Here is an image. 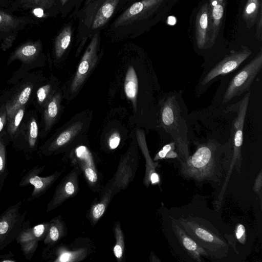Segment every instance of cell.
<instances>
[{
    "label": "cell",
    "instance_id": "1",
    "mask_svg": "<svg viewBox=\"0 0 262 262\" xmlns=\"http://www.w3.org/2000/svg\"><path fill=\"white\" fill-rule=\"evenodd\" d=\"M183 91L166 92L159 101L158 126L166 141L175 143L179 158L183 161L190 156L189 146L194 133Z\"/></svg>",
    "mask_w": 262,
    "mask_h": 262
},
{
    "label": "cell",
    "instance_id": "2",
    "mask_svg": "<svg viewBox=\"0 0 262 262\" xmlns=\"http://www.w3.org/2000/svg\"><path fill=\"white\" fill-rule=\"evenodd\" d=\"M226 151V144L215 139L198 142L194 154L186 161H182L181 172L185 177L196 181L217 180Z\"/></svg>",
    "mask_w": 262,
    "mask_h": 262
},
{
    "label": "cell",
    "instance_id": "3",
    "mask_svg": "<svg viewBox=\"0 0 262 262\" xmlns=\"http://www.w3.org/2000/svg\"><path fill=\"white\" fill-rule=\"evenodd\" d=\"M252 53L248 47L242 46L238 50L231 51L213 66L205 68L195 88V96H200L221 77L237 69Z\"/></svg>",
    "mask_w": 262,
    "mask_h": 262
},
{
    "label": "cell",
    "instance_id": "4",
    "mask_svg": "<svg viewBox=\"0 0 262 262\" xmlns=\"http://www.w3.org/2000/svg\"><path fill=\"white\" fill-rule=\"evenodd\" d=\"M250 94V91L247 92L239 101L229 105L234 112L235 116L231 121L229 137L225 143L226 158H231V161L223 189L226 188L233 168L235 164L237 166L239 164L241 161L243 130Z\"/></svg>",
    "mask_w": 262,
    "mask_h": 262
},
{
    "label": "cell",
    "instance_id": "5",
    "mask_svg": "<svg viewBox=\"0 0 262 262\" xmlns=\"http://www.w3.org/2000/svg\"><path fill=\"white\" fill-rule=\"evenodd\" d=\"M178 0H141L128 8L114 23L116 27L148 19L157 15L164 18Z\"/></svg>",
    "mask_w": 262,
    "mask_h": 262
},
{
    "label": "cell",
    "instance_id": "6",
    "mask_svg": "<svg viewBox=\"0 0 262 262\" xmlns=\"http://www.w3.org/2000/svg\"><path fill=\"white\" fill-rule=\"evenodd\" d=\"M262 69V51L231 78L221 96V105H226L233 99L250 91L253 82Z\"/></svg>",
    "mask_w": 262,
    "mask_h": 262
},
{
    "label": "cell",
    "instance_id": "7",
    "mask_svg": "<svg viewBox=\"0 0 262 262\" xmlns=\"http://www.w3.org/2000/svg\"><path fill=\"white\" fill-rule=\"evenodd\" d=\"M21 205L19 201L0 214V251L15 240L23 229L27 210L20 212Z\"/></svg>",
    "mask_w": 262,
    "mask_h": 262
},
{
    "label": "cell",
    "instance_id": "8",
    "mask_svg": "<svg viewBox=\"0 0 262 262\" xmlns=\"http://www.w3.org/2000/svg\"><path fill=\"white\" fill-rule=\"evenodd\" d=\"M38 126L34 112L24 116L19 130L12 140L13 146L27 154L33 152L37 148Z\"/></svg>",
    "mask_w": 262,
    "mask_h": 262
},
{
    "label": "cell",
    "instance_id": "9",
    "mask_svg": "<svg viewBox=\"0 0 262 262\" xmlns=\"http://www.w3.org/2000/svg\"><path fill=\"white\" fill-rule=\"evenodd\" d=\"M44 169V166H35L29 170L20 179L19 183L20 187L29 185L34 186L30 197L27 199L28 202L33 201L45 194L62 173L61 171H56L47 177L39 176Z\"/></svg>",
    "mask_w": 262,
    "mask_h": 262
},
{
    "label": "cell",
    "instance_id": "10",
    "mask_svg": "<svg viewBox=\"0 0 262 262\" xmlns=\"http://www.w3.org/2000/svg\"><path fill=\"white\" fill-rule=\"evenodd\" d=\"M79 172L78 167H75L59 184L52 199L47 205V212L58 207L67 199L76 194Z\"/></svg>",
    "mask_w": 262,
    "mask_h": 262
},
{
    "label": "cell",
    "instance_id": "11",
    "mask_svg": "<svg viewBox=\"0 0 262 262\" xmlns=\"http://www.w3.org/2000/svg\"><path fill=\"white\" fill-rule=\"evenodd\" d=\"M98 40V34H95L80 61L76 75L72 83V92L77 91L85 79L90 68H92L95 63L97 58Z\"/></svg>",
    "mask_w": 262,
    "mask_h": 262
},
{
    "label": "cell",
    "instance_id": "12",
    "mask_svg": "<svg viewBox=\"0 0 262 262\" xmlns=\"http://www.w3.org/2000/svg\"><path fill=\"white\" fill-rule=\"evenodd\" d=\"M195 41L200 50L210 48L209 40V10L208 2L199 8L195 20Z\"/></svg>",
    "mask_w": 262,
    "mask_h": 262
},
{
    "label": "cell",
    "instance_id": "13",
    "mask_svg": "<svg viewBox=\"0 0 262 262\" xmlns=\"http://www.w3.org/2000/svg\"><path fill=\"white\" fill-rule=\"evenodd\" d=\"M180 223L185 231L193 237H196L198 241L202 243L209 244L211 246H225V242L214 234L210 232L208 229L199 225L195 221L189 219H181Z\"/></svg>",
    "mask_w": 262,
    "mask_h": 262
},
{
    "label": "cell",
    "instance_id": "14",
    "mask_svg": "<svg viewBox=\"0 0 262 262\" xmlns=\"http://www.w3.org/2000/svg\"><path fill=\"white\" fill-rule=\"evenodd\" d=\"M35 88V80H26L16 92L5 102L8 118L20 107L26 105Z\"/></svg>",
    "mask_w": 262,
    "mask_h": 262
},
{
    "label": "cell",
    "instance_id": "15",
    "mask_svg": "<svg viewBox=\"0 0 262 262\" xmlns=\"http://www.w3.org/2000/svg\"><path fill=\"white\" fill-rule=\"evenodd\" d=\"M41 49L42 45L40 40L25 42L12 53L7 64L8 66L15 60H19L25 64L32 63L39 55Z\"/></svg>",
    "mask_w": 262,
    "mask_h": 262
},
{
    "label": "cell",
    "instance_id": "16",
    "mask_svg": "<svg viewBox=\"0 0 262 262\" xmlns=\"http://www.w3.org/2000/svg\"><path fill=\"white\" fill-rule=\"evenodd\" d=\"M75 155L80 168L89 184L92 187L98 182V177L92 155L85 146H79L75 149Z\"/></svg>",
    "mask_w": 262,
    "mask_h": 262
},
{
    "label": "cell",
    "instance_id": "17",
    "mask_svg": "<svg viewBox=\"0 0 262 262\" xmlns=\"http://www.w3.org/2000/svg\"><path fill=\"white\" fill-rule=\"evenodd\" d=\"M174 229L180 243L193 258L200 261L202 256H208L205 250L178 225H174Z\"/></svg>",
    "mask_w": 262,
    "mask_h": 262
},
{
    "label": "cell",
    "instance_id": "18",
    "mask_svg": "<svg viewBox=\"0 0 262 262\" xmlns=\"http://www.w3.org/2000/svg\"><path fill=\"white\" fill-rule=\"evenodd\" d=\"M81 125L75 124L61 133L53 141L45 144L40 148V152L45 155H50L59 147L67 143L80 129Z\"/></svg>",
    "mask_w": 262,
    "mask_h": 262
},
{
    "label": "cell",
    "instance_id": "19",
    "mask_svg": "<svg viewBox=\"0 0 262 262\" xmlns=\"http://www.w3.org/2000/svg\"><path fill=\"white\" fill-rule=\"evenodd\" d=\"M49 222V230L43 239L44 244L48 246L47 248L52 247L63 237L65 233L64 225L60 216H56Z\"/></svg>",
    "mask_w": 262,
    "mask_h": 262
},
{
    "label": "cell",
    "instance_id": "20",
    "mask_svg": "<svg viewBox=\"0 0 262 262\" xmlns=\"http://www.w3.org/2000/svg\"><path fill=\"white\" fill-rule=\"evenodd\" d=\"M119 0H106L99 8L92 24L93 29L104 26L111 18Z\"/></svg>",
    "mask_w": 262,
    "mask_h": 262
},
{
    "label": "cell",
    "instance_id": "21",
    "mask_svg": "<svg viewBox=\"0 0 262 262\" xmlns=\"http://www.w3.org/2000/svg\"><path fill=\"white\" fill-rule=\"evenodd\" d=\"M261 10V0H248L242 15L247 28H251L255 24Z\"/></svg>",
    "mask_w": 262,
    "mask_h": 262
},
{
    "label": "cell",
    "instance_id": "22",
    "mask_svg": "<svg viewBox=\"0 0 262 262\" xmlns=\"http://www.w3.org/2000/svg\"><path fill=\"white\" fill-rule=\"evenodd\" d=\"M26 108V105L19 107L11 117L8 118L6 133L8 135V139L10 141H12L19 130L25 114Z\"/></svg>",
    "mask_w": 262,
    "mask_h": 262
},
{
    "label": "cell",
    "instance_id": "23",
    "mask_svg": "<svg viewBox=\"0 0 262 262\" xmlns=\"http://www.w3.org/2000/svg\"><path fill=\"white\" fill-rule=\"evenodd\" d=\"M72 28L70 25L65 26L57 36L54 45L55 54L60 58L68 48L71 40Z\"/></svg>",
    "mask_w": 262,
    "mask_h": 262
},
{
    "label": "cell",
    "instance_id": "24",
    "mask_svg": "<svg viewBox=\"0 0 262 262\" xmlns=\"http://www.w3.org/2000/svg\"><path fill=\"white\" fill-rule=\"evenodd\" d=\"M138 90L137 74L133 67L128 68L125 78L124 91L126 96L133 101H136Z\"/></svg>",
    "mask_w": 262,
    "mask_h": 262
},
{
    "label": "cell",
    "instance_id": "25",
    "mask_svg": "<svg viewBox=\"0 0 262 262\" xmlns=\"http://www.w3.org/2000/svg\"><path fill=\"white\" fill-rule=\"evenodd\" d=\"M58 100L57 96H54L46 106L44 112L45 130L46 131L50 128L57 115L58 112Z\"/></svg>",
    "mask_w": 262,
    "mask_h": 262
},
{
    "label": "cell",
    "instance_id": "26",
    "mask_svg": "<svg viewBox=\"0 0 262 262\" xmlns=\"http://www.w3.org/2000/svg\"><path fill=\"white\" fill-rule=\"evenodd\" d=\"M51 89L50 84H46L38 87L36 91L32 93V103L37 109H39L40 107H42L45 105L46 106L48 103V99Z\"/></svg>",
    "mask_w": 262,
    "mask_h": 262
},
{
    "label": "cell",
    "instance_id": "27",
    "mask_svg": "<svg viewBox=\"0 0 262 262\" xmlns=\"http://www.w3.org/2000/svg\"><path fill=\"white\" fill-rule=\"evenodd\" d=\"M20 20L9 14L0 11V32H8L16 28Z\"/></svg>",
    "mask_w": 262,
    "mask_h": 262
},
{
    "label": "cell",
    "instance_id": "28",
    "mask_svg": "<svg viewBox=\"0 0 262 262\" xmlns=\"http://www.w3.org/2000/svg\"><path fill=\"white\" fill-rule=\"evenodd\" d=\"M115 233L116 241L113 248V252L115 257L119 260H121L124 254L125 245L123 232L119 224L115 225Z\"/></svg>",
    "mask_w": 262,
    "mask_h": 262
},
{
    "label": "cell",
    "instance_id": "29",
    "mask_svg": "<svg viewBox=\"0 0 262 262\" xmlns=\"http://www.w3.org/2000/svg\"><path fill=\"white\" fill-rule=\"evenodd\" d=\"M111 193L106 194L102 198V200L95 205L91 212V217L92 221L97 222L104 214L107 206L110 201Z\"/></svg>",
    "mask_w": 262,
    "mask_h": 262
},
{
    "label": "cell",
    "instance_id": "30",
    "mask_svg": "<svg viewBox=\"0 0 262 262\" xmlns=\"http://www.w3.org/2000/svg\"><path fill=\"white\" fill-rule=\"evenodd\" d=\"M20 2L25 8L48 9L53 5L55 0H20Z\"/></svg>",
    "mask_w": 262,
    "mask_h": 262
},
{
    "label": "cell",
    "instance_id": "31",
    "mask_svg": "<svg viewBox=\"0 0 262 262\" xmlns=\"http://www.w3.org/2000/svg\"><path fill=\"white\" fill-rule=\"evenodd\" d=\"M49 226V222H45L33 227L30 226L28 228V230L33 237L39 242L43 240L46 237Z\"/></svg>",
    "mask_w": 262,
    "mask_h": 262
},
{
    "label": "cell",
    "instance_id": "32",
    "mask_svg": "<svg viewBox=\"0 0 262 262\" xmlns=\"http://www.w3.org/2000/svg\"><path fill=\"white\" fill-rule=\"evenodd\" d=\"M38 241L34 239L24 241L19 243L21 251L27 260H31L38 247Z\"/></svg>",
    "mask_w": 262,
    "mask_h": 262
},
{
    "label": "cell",
    "instance_id": "33",
    "mask_svg": "<svg viewBox=\"0 0 262 262\" xmlns=\"http://www.w3.org/2000/svg\"><path fill=\"white\" fill-rule=\"evenodd\" d=\"M7 141L0 137V175L8 169L6 166V145Z\"/></svg>",
    "mask_w": 262,
    "mask_h": 262
},
{
    "label": "cell",
    "instance_id": "34",
    "mask_svg": "<svg viewBox=\"0 0 262 262\" xmlns=\"http://www.w3.org/2000/svg\"><path fill=\"white\" fill-rule=\"evenodd\" d=\"M7 121V111L5 103H3L0 106V137L1 138H4L6 133Z\"/></svg>",
    "mask_w": 262,
    "mask_h": 262
},
{
    "label": "cell",
    "instance_id": "35",
    "mask_svg": "<svg viewBox=\"0 0 262 262\" xmlns=\"http://www.w3.org/2000/svg\"><path fill=\"white\" fill-rule=\"evenodd\" d=\"M246 229L242 224H238L235 229L236 238L241 243H244L246 240Z\"/></svg>",
    "mask_w": 262,
    "mask_h": 262
},
{
    "label": "cell",
    "instance_id": "36",
    "mask_svg": "<svg viewBox=\"0 0 262 262\" xmlns=\"http://www.w3.org/2000/svg\"><path fill=\"white\" fill-rule=\"evenodd\" d=\"M16 36L15 35H9L5 38L1 45V48L3 51H6L9 49L13 45L14 41L16 39Z\"/></svg>",
    "mask_w": 262,
    "mask_h": 262
},
{
    "label": "cell",
    "instance_id": "37",
    "mask_svg": "<svg viewBox=\"0 0 262 262\" xmlns=\"http://www.w3.org/2000/svg\"><path fill=\"white\" fill-rule=\"evenodd\" d=\"M120 141V137L119 135L115 133L111 135L108 140V145L111 149L116 148Z\"/></svg>",
    "mask_w": 262,
    "mask_h": 262
},
{
    "label": "cell",
    "instance_id": "38",
    "mask_svg": "<svg viewBox=\"0 0 262 262\" xmlns=\"http://www.w3.org/2000/svg\"><path fill=\"white\" fill-rule=\"evenodd\" d=\"M257 23L256 36L259 40H261V33H262V10L260 12L257 20Z\"/></svg>",
    "mask_w": 262,
    "mask_h": 262
},
{
    "label": "cell",
    "instance_id": "39",
    "mask_svg": "<svg viewBox=\"0 0 262 262\" xmlns=\"http://www.w3.org/2000/svg\"><path fill=\"white\" fill-rule=\"evenodd\" d=\"M14 254L10 251L8 253L0 255V262H17L14 258Z\"/></svg>",
    "mask_w": 262,
    "mask_h": 262
},
{
    "label": "cell",
    "instance_id": "40",
    "mask_svg": "<svg viewBox=\"0 0 262 262\" xmlns=\"http://www.w3.org/2000/svg\"><path fill=\"white\" fill-rule=\"evenodd\" d=\"M261 172H260L257 177L253 187V189L256 193H259L261 188Z\"/></svg>",
    "mask_w": 262,
    "mask_h": 262
},
{
    "label": "cell",
    "instance_id": "41",
    "mask_svg": "<svg viewBox=\"0 0 262 262\" xmlns=\"http://www.w3.org/2000/svg\"><path fill=\"white\" fill-rule=\"evenodd\" d=\"M9 174V171L7 169L5 172H4L3 174L0 175V194L1 193L2 190L4 185V183L5 180Z\"/></svg>",
    "mask_w": 262,
    "mask_h": 262
},
{
    "label": "cell",
    "instance_id": "42",
    "mask_svg": "<svg viewBox=\"0 0 262 262\" xmlns=\"http://www.w3.org/2000/svg\"><path fill=\"white\" fill-rule=\"evenodd\" d=\"M162 149L165 151L166 152L172 150L176 149V145L175 143L173 142H170L169 143L164 145Z\"/></svg>",
    "mask_w": 262,
    "mask_h": 262
},
{
    "label": "cell",
    "instance_id": "43",
    "mask_svg": "<svg viewBox=\"0 0 262 262\" xmlns=\"http://www.w3.org/2000/svg\"><path fill=\"white\" fill-rule=\"evenodd\" d=\"M208 3L209 8H211L218 4H226L227 0H209Z\"/></svg>",
    "mask_w": 262,
    "mask_h": 262
},
{
    "label": "cell",
    "instance_id": "44",
    "mask_svg": "<svg viewBox=\"0 0 262 262\" xmlns=\"http://www.w3.org/2000/svg\"><path fill=\"white\" fill-rule=\"evenodd\" d=\"M149 180L152 184L158 183L159 182V177L158 174L156 172H153L149 176Z\"/></svg>",
    "mask_w": 262,
    "mask_h": 262
},
{
    "label": "cell",
    "instance_id": "45",
    "mask_svg": "<svg viewBox=\"0 0 262 262\" xmlns=\"http://www.w3.org/2000/svg\"><path fill=\"white\" fill-rule=\"evenodd\" d=\"M167 152L164 151L163 149L160 150L157 154L156 155L154 160H158L159 159H165Z\"/></svg>",
    "mask_w": 262,
    "mask_h": 262
},
{
    "label": "cell",
    "instance_id": "46",
    "mask_svg": "<svg viewBox=\"0 0 262 262\" xmlns=\"http://www.w3.org/2000/svg\"><path fill=\"white\" fill-rule=\"evenodd\" d=\"M179 157L178 154L177 152L174 151V150H170L167 152L165 157V159L168 158H175Z\"/></svg>",
    "mask_w": 262,
    "mask_h": 262
},
{
    "label": "cell",
    "instance_id": "47",
    "mask_svg": "<svg viewBox=\"0 0 262 262\" xmlns=\"http://www.w3.org/2000/svg\"><path fill=\"white\" fill-rule=\"evenodd\" d=\"M69 0H60L61 4L62 5H64Z\"/></svg>",
    "mask_w": 262,
    "mask_h": 262
},
{
    "label": "cell",
    "instance_id": "48",
    "mask_svg": "<svg viewBox=\"0 0 262 262\" xmlns=\"http://www.w3.org/2000/svg\"><path fill=\"white\" fill-rule=\"evenodd\" d=\"M95 0H86V4H88L93 1H94Z\"/></svg>",
    "mask_w": 262,
    "mask_h": 262
}]
</instances>
